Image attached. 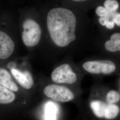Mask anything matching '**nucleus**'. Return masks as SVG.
Segmentation results:
<instances>
[{
  "instance_id": "nucleus-1",
  "label": "nucleus",
  "mask_w": 120,
  "mask_h": 120,
  "mask_svg": "<svg viewBox=\"0 0 120 120\" xmlns=\"http://www.w3.org/2000/svg\"><path fill=\"white\" fill-rule=\"evenodd\" d=\"M45 25L52 41L58 47H66L76 39L77 19L70 9L52 8L46 14Z\"/></svg>"
},
{
  "instance_id": "nucleus-2",
  "label": "nucleus",
  "mask_w": 120,
  "mask_h": 120,
  "mask_svg": "<svg viewBox=\"0 0 120 120\" xmlns=\"http://www.w3.org/2000/svg\"><path fill=\"white\" fill-rule=\"evenodd\" d=\"M22 38L23 42L27 47H34L41 41L42 28L35 18L26 17L22 23Z\"/></svg>"
},
{
  "instance_id": "nucleus-3",
  "label": "nucleus",
  "mask_w": 120,
  "mask_h": 120,
  "mask_svg": "<svg viewBox=\"0 0 120 120\" xmlns=\"http://www.w3.org/2000/svg\"><path fill=\"white\" fill-rule=\"evenodd\" d=\"M44 93L48 98L62 102L70 101L74 98L73 93L68 88L56 85H49L45 87Z\"/></svg>"
},
{
  "instance_id": "nucleus-4",
  "label": "nucleus",
  "mask_w": 120,
  "mask_h": 120,
  "mask_svg": "<svg viewBox=\"0 0 120 120\" xmlns=\"http://www.w3.org/2000/svg\"><path fill=\"white\" fill-rule=\"evenodd\" d=\"M54 82L59 84H72L76 82L77 77L68 64H63L56 68L52 73Z\"/></svg>"
},
{
  "instance_id": "nucleus-5",
  "label": "nucleus",
  "mask_w": 120,
  "mask_h": 120,
  "mask_svg": "<svg viewBox=\"0 0 120 120\" xmlns=\"http://www.w3.org/2000/svg\"><path fill=\"white\" fill-rule=\"evenodd\" d=\"M83 66L87 72L94 74H109L116 69L115 64L108 60L90 61L85 63Z\"/></svg>"
},
{
  "instance_id": "nucleus-6",
  "label": "nucleus",
  "mask_w": 120,
  "mask_h": 120,
  "mask_svg": "<svg viewBox=\"0 0 120 120\" xmlns=\"http://www.w3.org/2000/svg\"><path fill=\"white\" fill-rule=\"evenodd\" d=\"M14 49L15 44L13 40L6 33L0 31V59L9 58Z\"/></svg>"
},
{
  "instance_id": "nucleus-7",
  "label": "nucleus",
  "mask_w": 120,
  "mask_h": 120,
  "mask_svg": "<svg viewBox=\"0 0 120 120\" xmlns=\"http://www.w3.org/2000/svg\"><path fill=\"white\" fill-rule=\"evenodd\" d=\"M11 72L17 82L24 89L29 90L33 86L34 80L29 71L21 72L17 69H12Z\"/></svg>"
},
{
  "instance_id": "nucleus-8",
  "label": "nucleus",
  "mask_w": 120,
  "mask_h": 120,
  "mask_svg": "<svg viewBox=\"0 0 120 120\" xmlns=\"http://www.w3.org/2000/svg\"><path fill=\"white\" fill-rule=\"evenodd\" d=\"M0 85L13 91L17 92L18 88L12 80L11 76L5 69L0 68Z\"/></svg>"
},
{
  "instance_id": "nucleus-9",
  "label": "nucleus",
  "mask_w": 120,
  "mask_h": 120,
  "mask_svg": "<svg viewBox=\"0 0 120 120\" xmlns=\"http://www.w3.org/2000/svg\"><path fill=\"white\" fill-rule=\"evenodd\" d=\"M105 46L108 51H120V33H115L112 35L110 40L105 43Z\"/></svg>"
},
{
  "instance_id": "nucleus-10",
  "label": "nucleus",
  "mask_w": 120,
  "mask_h": 120,
  "mask_svg": "<svg viewBox=\"0 0 120 120\" xmlns=\"http://www.w3.org/2000/svg\"><path fill=\"white\" fill-rule=\"evenodd\" d=\"M15 98L16 96L13 91L0 85V104L12 103Z\"/></svg>"
},
{
  "instance_id": "nucleus-11",
  "label": "nucleus",
  "mask_w": 120,
  "mask_h": 120,
  "mask_svg": "<svg viewBox=\"0 0 120 120\" xmlns=\"http://www.w3.org/2000/svg\"><path fill=\"white\" fill-rule=\"evenodd\" d=\"M58 110V106L55 103L47 102L45 107V120H56Z\"/></svg>"
},
{
  "instance_id": "nucleus-12",
  "label": "nucleus",
  "mask_w": 120,
  "mask_h": 120,
  "mask_svg": "<svg viewBox=\"0 0 120 120\" xmlns=\"http://www.w3.org/2000/svg\"><path fill=\"white\" fill-rule=\"evenodd\" d=\"M106 105L98 101H93L91 103V107L95 114L99 117H104Z\"/></svg>"
},
{
  "instance_id": "nucleus-13",
  "label": "nucleus",
  "mask_w": 120,
  "mask_h": 120,
  "mask_svg": "<svg viewBox=\"0 0 120 120\" xmlns=\"http://www.w3.org/2000/svg\"><path fill=\"white\" fill-rule=\"evenodd\" d=\"M119 112L118 107L113 104H107L105 112L104 117L108 119H113L117 115Z\"/></svg>"
},
{
  "instance_id": "nucleus-14",
  "label": "nucleus",
  "mask_w": 120,
  "mask_h": 120,
  "mask_svg": "<svg viewBox=\"0 0 120 120\" xmlns=\"http://www.w3.org/2000/svg\"><path fill=\"white\" fill-rule=\"evenodd\" d=\"M104 7L110 13H114L118 9L119 4L116 0H106L104 4Z\"/></svg>"
},
{
  "instance_id": "nucleus-15",
  "label": "nucleus",
  "mask_w": 120,
  "mask_h": 120,
  "mask_svg": "<svg viewBox=\"0 0 120 120\" xmlns=\"http://www.w3.org/2000/svg\"><path fill=\"white\" fill-rule=\"evenodd\" d=\"M120 95L115 91L112 90L109 92L106 96V100L109 104H113L117 102L120 99Z\"/></svg>"
},
{
  "instance_id": "nucleus-16",
  "label": "nucleus",
  "mask_w": 120,
  "mask_h": 120,
  "mask_svg": "<svg viewBox=\"0 0 120 120\" xmlns=\"http://www.w3.org/2000/svg\"><path fill=\"white\" fill-rule=\"evenodd\" d=\"M96 13L99 17H109V12L104 7L102 6H98L95 10Z\"/></svg>"
},
{
  "instance_id": "nucleus-17",
  "label": "nucleus",
  "mask_w": 120,
  "mask_h": 120,
  "mask_svg": "<svg viewBox=\"0 0 120 120\" xmlns=\"http://www.w3.org/2000/svg\"><path fill=\"white\" fill-rule=\"evenodd\" d=\"M109 16L110 19L111 17L112 21H113V22H114L115 24L120 27V13L109 12Z\"/></svg>"
},
{
  "instance_id": "nucleus-18",
  "label": "nucleus",
  "mask_w": 120,
  "mask_h": 120,
  "mask_svg": "<svg viewBox=\"0 0 120 120\" xmlns=\"http://www.w3.org/2000/svg\"><path fill=\"white\" fill-rule=\"evenodd\" d=\"M110 18L109 17H100L99 18V22L100 24L102 26H105L107 22L109 21Z\"/></svg>"
},
{
  "instance_id": "nucleus-19",
  "label": "nucleus",
  "mask_w": 120,
  "mask_h": 120,
  "mask_svg": "<svg viewBox=\"0 0 120 120\" xmlns=\"http://www.w3.org/2000/svg\"><path fill=\"white\" fill-rule=\"evenodd\" d=\"M115 26V23L112 20H109L107 22L105 27L108 29H112Z\"/></svg>"
},
{
  "instance_id": "nucleus-20",
  "label": "nucleus",
  "mask_w": 120,
  "mask_h": 120,
  "mask_svg": "<svg viewBox=\"0 0 120 120\" xmlns=\"http://www.w3.org/2000/svg\"><path fill=\"white\" fill-rule=\"evenodd\" d=\"M73 1H75V2H84V1H87L88 0H72Z\"/></svg>"
}]
</instances>
